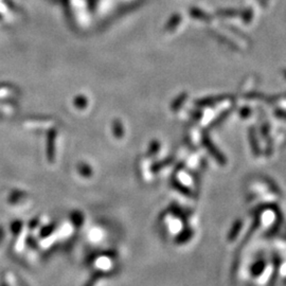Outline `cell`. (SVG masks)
Returning a JSON list of instances; mask_svg holds the SVG:
<instances>
[{"label": "cell", "mask_w": 286, "mask_h": 286, "mask_svg": "<svg viewBox=\"0 0 286 286\" xmlns=\"http://www.w3.org/2000/svg\"><path fill=\"white\" fill-rule=\"evenodd\" d=\"M3 237H4V230L2 227H0V243L2 242Z\"/></svg>", "instance_id": "obj_1"}]
</instances>
